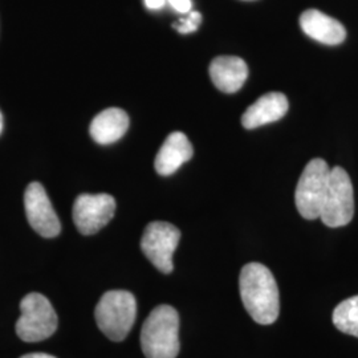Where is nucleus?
Here are the masks:
<instances>
[{
	"instance_id": "nucleus-1",
	"label": "nucleus",
	"mask_w": 358,
	"mask_h": 358,
	"mask_svg": "<svg viewBox=\"0 0 358 358\" xmlns=\"http://www.w3.org/2000/svg\"><path fill=\"white\" fill-rule=\"evenodd\" d=\"M239 289L248 315L262 325L273 324L279 317L280 297L273 275L260 263L245 264L239 278Z\"/></svg>"
},
{
	"instance_id": "nucleus-2",
	"label": "nucleus",
	"mask_w": 358,
	"mask_h": 358,
	"mask_svg": "<svg viewBox=\"0 0 358 358\" xmlns=\"http://www.w3.org/2000/svg\"><path fill=\"white\" fill-rule=\"evenodd\" d=\"M141 348L146 358H177L179 316L174 308L162 304L150 312L142 325Z\"/></svg>"
},
{
	"instance_id": "nucleus-3",
	"label": "nucleus",
	"mask_w": 358,
	"mask_h": 358,
	"mask_svg": "<svg viewBox=\"0 0 358 358\" xmlns=\"http://www.w3.org/2000/svg\"><path fill=\"white\" fill-rule=\"evenodd\" d=\"M96 322L112 341H122L131 331L137 316V301L128 291H109L103 294L96 310Z\"/></svg>"
},
{
	"instance_id": "nucleus-4",
	"label": "nucleus",
	"mask_w": 358,
	"mask_h": 358,
	"mask_svg": "<svg viewBox=\"0 0 358 358\" xmlns=\"http://www.w3.org/2000/svg\"><path fill=\"white\" fill-rule=\"evenodd\" d=\"M20 310L16 333L23 341L38 343L56 332L57 315L45 296L38 292L26 294L20 303Z\"/></svg>"
},
{
	"instance_id": "nucleus-5",
	"label": "nucleus",
	"mask_w": 358,
	"mask_h": 358,
	"mask_svg": "<svg viewBox=\"0 0 358 358\" xmlns=\"http://www.w3.org/2000/svg\"><path fill=\"white\" fill-rule=\"evenodd\" d=\"M329 176L331 169L321 158L312 159L306 166L294 192V202L301 217L308 220L320 217Z\"/></svg>"
},
{
	"instance_id": "nucleus-6",
	"label": "nucleus",
	"mask_w": 358,
	"mask_h": 358,
	"mask_svg": "<svg viewBox=\"0 0 358 358\" xmlns=\"http://www.w3.org/2000/svg\"><path fill=\"white\" fill-rule=\"evenodd\" d=\"M353 215L355 192L352 180L343 167H333L320 219L325 226L334 229L349 224Z\"/></svg>"
},
{
	"instance_id": "nucleus-7",
	"label": "nucleus",
	"mask_w": 358,
	"mask_h": 358,
	"mask_svg": "<svg viewBox=\"0 0 358 358\" xmlns=\"http://www.w3.org/2000/svg\"><path fill=\"white\" fill-rule=\"evenodd\" d=\"M180 231L167 222H152L146 226L141 239V250L155 268L162 273L174 269L173 255L178 247Z\"/></svg>"
},
{
	"instance_id": "nucleus-8",
	"label": "nucleus",
	"mask_w": 358,
	"mask_h": 358,
	"mask_svg": "<svg viewBox=\"0 0 358 358\" xmlns=\"http://www.w3.org/2000/svg\"><path fill=\"white\" fill-rule=\"evenodd\" d=\"M115 201L109 194H81L73 205V222L83 235H93L115 217Z\"/></svg>"
},
{
	"instance_id": "nucleus-9",
	"label": "nucleus",
	"mask_w": 358,
	"mask_h": 358,
	"mask_svg": "<svg viewBox=\"0 0 358 358\" xmlns=\"http://www.w3.org/2000/svg\"><path fill=\"white\" fill-rule=\"evenodd\" d=\"M26 215L31 227L43 238H55L60 234L62 224L53 210L51 201L38 182L28 185L24 192Z\"/></svg>"
},
{
	"instance_id": "nucleus-10",
	"label": "nucleus",
	"mask_w": 358,
	"mask_h": 358,
	"mask_svg": "<svg viewBox=\"0 0 358 358\" xmlns=\"http://www.w3.org/2000/svg\"><path fill=\"white\" fill-rule=\"evenodd\" d=\"M300 27L309 38L327 45H338L346 38L345 27L319 10L301 13Z\"/></svg>"
},
{
	"instance_id": "nucleus-11",
	"label": "nucleus",
	"mask_w": 358,
	"mask_h": 358,
	"mask_svg": "<svg viewBox=\"0 0 358 358\" xmlns=\"http://www.w3.org/2000/svg\"><path fill=\"white\" fill-rule=\"evenodd\" d=\"M288 100L280 92H271L252 103L242 117L245 129H256L276 122L288 112Z\"/></svg>"
},
{
	"instance_id": "nucleus-12",
	"label": "nucleus",
	"mask_w": 358,
	"mask_h": 358,
	"mask_svg": "<svg viewBox=\"0 0 358 358\" xmlns=\"http://www.w3.org/2000/svg\"><path fill=\"white\" fill-rule=\"evenodd\" d=\"M194 149L182 131H173L155 157L154 166L159 176H171L179 167L192 159Z\"/></svg>"
},
{
	"instance_id": "nucleus-13",
	"label": "nucleus",
	"mask_w": 358,
	"mask_h": 358,
	"mask_svg": "<svg viewBox=\"0 0 358 358\" xmlns=\"http://www.w3.org/2000/svg\"><path fill=\"white\" fill-rule=\"evenodd\" d=\"M210 77L217 90L235 93L241 90L248 77V66L236 56H219L210 64Z\"/></svg>"
},
{
	"instance_id": "nucleus-14",
	"label": "nucleus",
	"mask_w": 358,
	"mask_h": 358,
	"mask_svg": "<svg viewBox=\"0 0 358 358\" xmlns=\"http://www.w3.org/2000/svg\"><path fill=\"white\" fill-rule=\"evenodd\" d=\"M129 128V117L118 108L105 109L96 115L90 124V136L101 145H109L124 137Z\"/></svg>"
},
{
	"instance_id": "nucleus-15",
	"label": "nucleus",
	"mask_w": 358,
	"mask_h": 358,
	"mask_svg": "<svg viewBox=\"0 0 358 358\" xmlns=\"http://www.w3.org/2000/svg\"><path fill=\"white\" fill-rule=\"evenodd\" d=\"M334 327L346 334L358 337V294L340 303L333 312Z\"/></svg>"
},
{
	"instance_id": "nucleus-16",
	"label": "nucleus",
	"mask_w": 358,
	"mask_h": 358,
	"mask_svg": "<svg viewBox=\"0 0 358 358\" xmlns=\"http://www.w3.org/2000/svg\"><path fill=\"white\" fill-rule=\"evenodd\" d=\"M186 16L180 17L177 23H174L173 27L178 31L179 34H192L195 32L201 23H202V15L196 11H190V13H185Z\"/></svg>"
},
{
	"instance_id": "nucleus-17",
	"label": "nucleus",
	"mask_w": 358,
	"mask_h": 358,
	"mask_svg": "<svg viewBox=\"0 0 358 358\" xmlns=\"http://www.w3.org/2000/svg\"><path fill=\"white\" fill-rule=\"evenodd\" d=\"M166 1L177 13H187L192 11V0H166Z\"/></svg>"
},
{
	"instance_id": "nucleus-18",
	"label": "nucleus",
	"mask_w": 358,
	"mask_h": 358,
	"mask_svg": "<svg viewBox=\"0 0 358 358\" xmlns=\"http://www.w3.org/2000/svg\"><path fill=\"white\" fill-rule=\"evenodd\" d=\"M145 1V6L148 10H152V11H158V10H162L166 4V0H143Z\"/></svg>"
},
{
	"instance_id": "nucleus-19",
	"label": "nucleus",
	"mask_w": 358,
	"mask_h": 358,
	"mask_svg": "<svg viewBox=\"0 0 358 358\" xmlns=\"http://www.w3.org/2000/svg\"><path fill=\"white\" fill-rule=\"evenodd\" d=\"M20 358H56L55 356L51 355H47V353H29V355H24Z\"/></svg>"
},
{
	"instance_id": "nucleus-20",
	"label": "nucleus",
	"mask_w": 358,
	"mask_h": 358,
	"mask_svg": "<svg viewBox=\"0 0 358 358\" xmlns=\"http://www.w3.org/2000/svg\"><path fill=\"white\" fill-rule=\"evenodd\" d=\"M1 130H3V115L0 113V134H1Z\"/></svg>"
},
{
	"instance_id": "nucleus-21",
	"label": "nucleus",
	"mask_w": 358,
	"mask_h": 358,
	"mask_svg": "<svg viewBox=\"0 0 358 358\" xmlns=\"http://www.w3.org/2000/svg\"><path fill=\"white\" fill-rule=\"evenodd\" d=\"M250 1H251V0H250Z\"/></svg>"
}]
</instances>
